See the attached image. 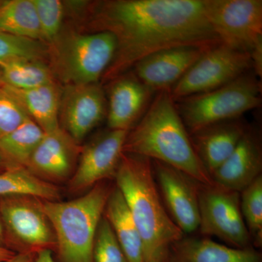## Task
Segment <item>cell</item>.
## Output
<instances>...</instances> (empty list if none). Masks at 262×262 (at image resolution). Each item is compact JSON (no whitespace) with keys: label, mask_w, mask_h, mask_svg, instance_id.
Listing matches in <instances>:
<instances>
[{"label":"cell","mask_w":262,"mask_h":262,"mask_svg":"<svg viewBox=\"0 0 262 262\" xmlns=\"http://www.w3.org/2000/svg\"><path fill=\"white\" fill-rule=\"evenodd\" d=\"M96 32L113 33L117 50L103 78L113 80L141 60L169 48L210 50L222 44L204 0H113L98 5Z\"/></svg>","instance_id":"6da1fadb"},{"label":"cell","mask_w":262,"mask_h":262,"mask_svg":"<svg viewBox=\"0 0 262 262\" xmlns=\"http://www.w3.org/2000/svg\"><path fill=\"white\" fill-rule=\"evenodd\" d=\"M123 152L167 164L202 184H213L196 155L170 91H160L151 99L127 133Z\"/></svg>","instance_id":"7a4b0ae2"},{"label":"cell","mask_w":262,"mask_h":262,"mask_svg":"<svg viewBox=\"0 0 262 262\" xmlns=\"http://www.w3.org/2000/svg\"><path fill=\"white\" fill-rule=\"evenodd\" d=\"M115 180L140 232L144 262H166L170 245L184 234L164 206L151 160L123 152Z\"/></svg>","instance_id":"3957f363"},{"label":"cell","mask_w":262,"mask_h":262,"mask_svg":"<svg viewBox=\"0 0 262 262\" xmlns=\"http://www.w3.org/2000/svg\"><path fill=\"white\" fill-rule=\"evenodd\" d=\"M113 188L105 181L71 201H42L56 235L57 262H94L96 232Z\"/></svg>","instance_id":"277c9868"},{"label":"cell","mask_w":262,"mask_h":262,"mask_svg":"<svg viewBox=\"0 0 262 262\" xmlns=\"http://www.w3.org/2000/svg\"><path fill=\"white\" fill-rule=\"evenodd\" d=\"M261 83L250 71L218 89L177 100V107L189 134L203 127L241 119L261 104Z\"/></svg>","instance_id":"5b68a950"},{"label":"cell","mask_w":262,"mask_h":262,"mask_svg":"<svg viewBox=\"0 0 262 262\" xmlns=\"http://www.w3.org/2000/svg\"><path fill=\"white\" fill-rule=\"evenodd\" d=\"M117 50L113 33L69 34L56 44L53 69L67 84L96 83L111 64Z\"/></svg>","instance_id":"8992f818"},{"label":"cell","mask_w":262,"mask_h":262,"mask_svg":"<svg viewBox=\"0 0 262 262\" xmlns=\"http://www.w3.org/2000/svg\"><path fill=\"white\" fill-rule=\"evenodd\" d=\"M42 201L28 194L0 198V215L8 249L16 253H37L44 250L54 252L56 235Z\"/></svg>","instance_id":"52a82bcc"},{"label":"cell","mask_w":262,"mask_h":262,"mask_svg":"<svg viewBox=\"0 0 262 262\" xmlns=\"http://www.w3.org/2000/svg\"><path fill=\"white\" fill-rule=\"evenodd\" d=\"M199 214L201 235L215 236L232 248L253 247L241 213V193L201 183Z\"/></svg>","instance_id":"ba28073f"},{"label":"cell","mask_w":262,"mask_h":262,"mask_svg":"<svg viewBox=\"0 0 262 262\" xmlns=\"http://www.w3.org/2000/svg\"><path fill=\"white\" fill-rule=\"evenodd\" d=\"M207 18L222 44L250 53L262 39L261 0H204Z\"/></svg>","instance_id":"9c48e42d"},{"label":"cell","mask_w":262,"mask_h":262,"mask_svg":"<svg viewBox=\"0 0 262 262\" xmlns=\"http://www.w3.org/2000/svg\"><path fill=\"white\" fill-rule=\"evenodd\" d=\"M252 69L250 53L221 44L207 51L170 89L174 101L232 82Z\"/></svg>","instance_id":"30bf717a"},{"label":"cell","mask_w":262,"mask_h":262,"mask_svg":"<svg viewBox=\"0 0 262 262\" xmlns=\"http://www.w3.org/2000/svg\"><path fill=\"white\" fill-rule=\"evenodd\" d=\"M127 133L110 129L82 148L75 173L68 182L71 192L84 193L99 183L115 179Z\"/></svg>","instance_id":"8fae6325"},{"label":"cell","mask_w":262,"mask_h":262,"mask_svg":"<svg viewBox=\"0 0 262 262\" xmlns=\"http://www.w3.org/2000/svg\"><path fill=\"white\" fill-rule=\"evenodd\" d=\"M160 196L170 218L183 233L199 227V187L201 182L161 162L151 160Z\"/></svg>","instance_id":"7c38bea8"},{"label":"cell","mask_w":262,"mask_h":262,"mask_svg":"<svg viewBox=\"0 0 262 262\" xmlns=\"http://www.w3.org/2000/svg\"><path fill=\"white\" fill-rule=\"evenodd\" d=\"M106 114V98L96 83L67 84L61 96L60 127L80 144Z\"/></svg>","instance_id":"4fadbf2b"},{"label":"cell","mask_w":262,"mask_h":262,"mask_svg":"<svg viewBox=\"0 0 262 262\" xmlns=\"http://www.w3.org/2000/svg\"><path fill=\"white\" fill-rule=\"evenodd\" d=\"M81 151L80 144L59 127L45 134L26 169L43 182L57 186L72 178Z\"/></svg>","instance_id":"5bb4252c"},{"label":"cell","mask_w":262,"mask_h":262,"mask_svg":"<svg viewBox=\"0 0 262 262\" xmlns=\"http://www.w3.org/2000/svg\"><path fill=\"white\" fill-rule=\"evenodd\" d=\"M207 51L184 46L157 52L134 66L135 75L155 93L170 91Z\"/></svg>","instance_id":"9a60e30c"},{"label":"cell","mask_w":262,"mask_h":262,"mask_svg":"<svg viewBox=\"0 0 262 262\" xmlns=\"http://www.w3.org/2000/svg\"><path fill=\"white\" fill-rule=\"evenodd\" d=\"M262 146L259 131L248 126L233 152L212 174L213 184L241 192L262 176Z\"/></svg>","instance_id":"2e32d148"},{"label":"cell","mask_w":262,"mask_h":262,"mask_svg":"<svg viewBox=\"0 0 262 262\" xmlns=\"http://www.w3.org/2000/svg\"><path fill=\"white\" fill-rule=\"evenodd\" d=\"M115 79L108 94V127L111 130L129 131L145 113L155 92L135 74Z\"/></svg>","instance_id":"e0dca14e"},{"label":"cell","mask_w":262,"mask_h":262,"mask_svg":"<svg viewBox=\"0 0 262 262\" xmlns=\"http://www.w3.org/2000/svg\"><path fill=\"white\" fill-rule=\"evenodd\" d=\"M247 127L237 119L213 124L189 134L196 155L210 177L232 155Z\"/></svg>","instance_id":"ac0fdd59"},{"label":"cell","mask_w":262,"mask_h":262,"mask_svg":"<svg viewBox=\"0 0 262 262\" xmlns=\"http://www.w3.org/2000/svg\"><path fill=\"white\" fill-rule=\"evenodd\" d=\"M166 262H262V256L253 247L241 249L184 234L170 245Z\"/></svg>","instance_id":"d6986e66"},{"label":"cell","mask_w":262,"mask_h":262,"mask_svg":"<svg viewBox=\"0 0 262 262\" xmlns=\"http://www.w3.org/2000/svg\"><path fill=\"white\" fill-rule=\"evenodd\" d=\"M5 85L21 105L29 118L46 134L59 128L61 94L54 82L27 90L16 89L6 84Z\"/></svg>","instance_id":"ffe728a7"},{"label":"cell","mask_w":262,"mask_h":262,"mask_svg":"<svg viewBox=\"0 0 262 262\" xmlns=\"http://www.w3.org/2000/svg\"><path fill=\"white\" fill-rule=\"evenodd\" d=\"M103 215L113 229L128 262H144V246L140 232L122 193L114 186Z\"/></svg>","instance_id":"44dd1931"},{"label":"cell","mask_w":262,"mask_h":262,"mask_svg":"<svg viewBox=\"0 0 262 262\" xmlns=\"http://www.w3.org/2000/svg\"><path fill=\"white\" fill-rule=\"evenodd\" d=\"M46 133L28 119L0 139V158L7 168H26Z\"/></svg>","instance_id":"7402d4cb"},{"label":"cell","mask_w":262,"mask_h":262,"mask_svg":"<svg viewBox=\"0 0 262 262\" xmlns=\"http://www.w3.org/2000/svg\"><path fill=\"white\" fill-rule=\"evenodd\" d=\"M0 32L42 41L32 0H3L0 4Z\"/></svg>","instance_id":"603a6c76"},{"label":"cell","mask_w":262,"mask_h":262,"mask_svg":"<svg viewBox=\"0 0 262 262\" xmlns=\"http://www.w3.org/2000/svg\"><path fill=\"white\" fill-rule=\"evenodd\" d=\"M28 194L43 201H60L59 188L40 180L26 168H8L0 173V198Z\"/></svg>","instance_id":"cb8c5ba5"},{"label":"cell","mask_w":262,"mask_h":262,"mask_svg":"<svg viewBox=\"0 0 262 262\" xmlns=\"http://www.w3.org/2000/svg\"><path fill=\"white\" fill-rule=\"evenodd\" d=\"M3 84L16 89H35L53 83V72L40 60L15 59L0 63Z\"/></svg>","instance_id":"d4e9b609"},{"label":"cell","mask_w":262,"mask_h":262,"mask_svg":"<svg viewBox=\"0 0 262 262\" xmlns=\"http://www.w3.org/2000/svg\"><path fill=\"white\" fill-rule=\"evenodd\" d=\"M241 193V209L253 248L262 246V176Z\"/></svg>","instance_id":"484cf974"},{"label":"cell","mask_w":262,"mask_h":262,"mask_svg":"<svg viewBox=\"0 0 262 262\" xmlns=\"http://www.w3.org/2000/svg\"><path fill=\"white\" fill-rule=\"evenodd\" d=\"M47 50L41 41L0 32V63L21 58L42 61Z\"/></svg>","instance_id":"4316f807"},{"label":"cell","mask_w":262,"mask_h":262,"mask_svg":"<svg viewBox=\"0 0 262 262\" xmlns=\"http://www.w3.org/2000/svg\"><path fill=\"white\" fill-rule=\"evenodd\" d=\"M35 7L42 40L53 42L59 37L64 5L59 0H32Z\"/></svg>","instance_id":"83f0119b"},{"label":"cell","mask_w":262,"mask_h":262,"mask_svg":"<svg viewBox=\"0 0 262 262\" xmlns=\"http://www.w3.org/2000/svg\"><path fill=\"white\" fill-rule=\"evenodd\" d=\"M94 261L128 262L111 226L103 215L95 239Z\"/></svg>","instance_id":"f1b7e54d"},{"label":"cell","mask_w":262,"mask_h":262,"mask_svg":"<svg viewBox=\"0 0 262 262\" xmlns=\"http://www.w3.org/2000/svg\"><path fill=\"white\" fill-rule=\"evenodd\" d=\"M29 118L21 105L6 89L0 88V139L21 125Z\"/></svg>","instance_id":"f546056e"},{"label":"cell","mask_w":262,"mask_h":262,"mask_svg":"<svg viewBox=\"0 0 262 262\" xmlns=\"http://www.w3.org/2000/svg\"><path fill=\"white\" fill-rule=\"evenodd\" d=\"M252 69L254 70V75L260 78L262 77V39L256 43V46L253 47L250 52Z\"/></svg>","instance_id":"4dcf8cb0"},{"label":"cell","mask_w":262,"mask_h":262,"mask_svg":"<svg viewBox=\"0 0 262 262\" xmlns=\"http://www.w3.org/2000/svg\"><path fill=\"white\" fill-rule=\"evenodd\" d=\"M37 253H16L14 256L2 262H33Z\"/></svg>","instance_id":"1f68e13d"},{"label":"cell","mask_w":262,"mask_h":262,"mask_svg":"<svg viewBox=\"0 0 262 262\" xmlns=\"http://www.w3.org/2000/svg\"><path fill=\"white\" fill-rule=\"evenodd\" d=\"M33 262H56L53 256V251L50 250H44L39 251L36 254L35 258Z\"/></svg>","instance_id":"d6a6232c"},{"label":"cell","mask_w":262,"mask_h":262,"mask_svg":"<svg viewBox=\"0 0 262 262\" xmlns=\"http://www.w3.org/2000/svg\"><path fill=\"white\" fill-rule=\"evenodd\" d=\"M15 254H16V253L10 251L8 248L0 247V262L9 259V258L14 256Z\"/></svg>","instance_id":"836d02e7"},{"label":"cell","mask_w":262,"mask_h":262,"mask_svg":"<svg viewBox=\"0 0 262 262\" xmlns=\"http://www.w3.org/2000/svg\"><path fill=\"white\" fill-rule=\"evenodd\" d=\"M0 247L7 248L6 246H5L4 229H3L1 215H0Z\"/></svg>","instance_id":"e575fe53"},{"label":"cell","mask_w":262,"mask_h":262,"mask_svg":"<svg viewBox=\"0 0 262 262\" xmlns=\"http://www.w3.org/2000/svg\"><path fill=\"white\" fill-rule=\"evenodd\" d=\"M7 169L8 168H7L6 165H5L3 160H2L1 158H0V173L5 171V170H7Z\"/></svg>","instance_id":"d590c367"},{"label":"cell","mask_w":262,"mask_h":262,"mask_svg":"<svg viewBox=\"0 0 262 262\" xmlns=\"http://www.w3.org/2000/svg\"><path fill=\"white\" fill-rule=\"evenodd\" d=\"M3 80H2V74H1V70H0V88L3 86Z\"/></svg>","instance_id":"8d00e7d4"},{"label":"cell","mask_w":262,"mask_h":262,"mask_svg":"<svg viewBox=\"0 0 262 262\" xmlns=\"http://www.w3.org/2000/svg\"><path fill=\"white\" fill-rule=\"evenodd\" d=\"M2 1H3V0H0V4H1Z\"/></svg>","instance_id":"74e56055"}]
</instances>
